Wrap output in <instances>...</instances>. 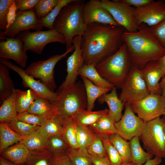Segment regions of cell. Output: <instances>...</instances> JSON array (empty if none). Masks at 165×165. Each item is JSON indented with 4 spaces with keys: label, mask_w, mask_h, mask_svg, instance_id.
Instances as JSON below:
<instances>
[{
    "label": "cell",
    "mask_w": 165,
    "mask_h": 165,
    "mask_svg": "<svg viewBox=\"0 0 165 165\" xmlns=\"http://www.w3.org/2000/svg\"><path fill=\"white\" fill-rule=\"evenodd\" d=\"M125 30L120 26L98 23L86 25L80 45L84 64L96 66L116 53L123 43Z\"/></svg>",
    "instance_id": "1"
},
{
    "label": "cell",
    "mask_w": 165,
    "mask_h": 165,
    "mask_svg": "<svg viewBox=\"0 0 165 165\" xmlns=\"http://www.w3.org/2000/svg\"><path fill=\"white\" fill-rule=\"evenodd\" d=\"M122 40L126 45L132 64L141 69L148 63L159 60L165 54V49L144 24L138 25L136 31L125 30Z\"/></svg>",
    "instance_id": "2"
},
{
    "label": "cell",
    "mask_w": 165,
    "mask_h": 165,
    "mask_svg": "<svg viewBox=\"0 0 165 165\" xmlns=\"http://www.w3.org/2000/svg\"><path fill=\"white\" fill-rule=\"evenodd\" d=\"M85 3L84 0H74L62 8L54 21L53 29L64 35L66 50L73 46L74 37L82 35L85 30L82 14Z\"/></svg>",
    "instance_id": "3"
},
{
    "label": "cell",
    "mask_w": 165,
    "mask_h": 165,
    "mask_svg": "<svg viewBox=\"0 0 165 165\" xmlns=\"http://www.w3.org/2000/svg\"><path fill=\"white\" fill-rule=\"evenodd\" d=\"M58 96L53 102L58 112L57 117L62 121L73 118L81 110L87 109V98L83 82L57 91Z\"/></svg>",
    "instance_id": "4"
},
{
    "label": "cell",
    "mask_w": 165,
    "mask_h": 165,
    "mask_svg": "<svg viewBox=\"0 0 165 165\" xmlns=\"http://www.w3.org/2000/svg\"><path fill=\"white\" fill-rule=\"evenodd\" d=\"M131 65L126 45L123 43L116 53L95 67L102 77L121 89Z\"/></svg>",
    "instance_id": "5"
},
{
    "label": "cell",
    "mask_w": 165,
    "mask_h": 165,
    "mask_svg": "<svg viewBox=\"0 0 165 165\" xmlns=\"http://www.w3.org/2000/svg\"><path fill=\"white\" fill-rule=\"evenodd\" d=\"M147 152L165 159V138L163 118L159 117L145 122L140 136Z\"/></svg>",
    "instance_id": "6"
},
{
    "label": "cell",
    "mask_w": 165,
    "mask_h": 165,
    "mask_svg": "<svg viewBox=\"0 0 165 165\" xmlns=\"http://www.w3.org/2000/svg\"><path fill=\"white\" fill-rule=\"evenodd\" d=\"M141 70L132 64L119 97L124 105L140 100L150 94Z\"/></svg>",
    "instance_id": "7"
},
{
    "label": "cell",
    "mask_w": 165,
    "mask_h": 165,
    "mask_svg": "<svg viewBox=\"0 0 165 165\" xmlns=\"http://www.w3.org/2000/svg\"><path fill=\"white\" fill-rule=\"evenodd\" d=\"M17 35L23 42L25 51H30L39 54L42 53L48 44L54 42L66 43L64 35L54 29L34 32L26 30L20 32Z\"/></svg>",
    "instance_id": "8"
},
{
    "label": "cell",
    "mask_w": 165,
    "mask_h": 165,
    "mask_svg": "<svg viewBox=\"0 0 165 165\" xmlns=\"http://www.w3.org/2000/svg\"><path fill=\"white\" fill-rule=\"evenodd\" d=\"M74 50L73 46L61 54L54 55L46 60L32 62L25 70V72L34 78L40 79L50 90L54 92L56 88L54 68L59 61Z\"/></svg>",
    "instance_id": "9"
},
{
    "label": "cell",
    "mask_w": 165,
    "mask_h": 165,
    "mask_svg": "<svg viewBox=\"0 0 165 165\" xmlns=\"http://www.w3.org/2000/svg\"><path fill=\"white\" fill-rule=\"evenodd\" d=\"M130 105L134 112L146 122L164 115L165 97L160 94H149Z\"/></svg>",
    "instance_id": "10"
},
{
    "label": "cell",
    "mask_w": 165,
    "mask_h": 165,
    "mask_svg": "<svg viewBox=\"0 0 165 165\" xmlns=\"http://www.w3.org/2000/svg\"><path fill=\"white\" fill-rule=\"evenodd\" d=\"M102 6L111 14L116 22L129 32L138 30L133 17L135 8L123 2L122 0H101Z\"/></svg>",
    "instance_id": "11"
},
{
    "label": "cell",
    "mask_w": 165,
    "mask_h": 165,
    "mask_svg": "<svg viewBox=\"0 0 165 165\" xmlns=\"http://www.w3.org/2000/svg\"><path fill=\"white\" fill-rule=\"evenodd\" d=\"M124 105V113L115 125L118 134L127 140H130L134 137L140 136L145 122L135 115L130 104L127 103Z\"/></svg>",
    "instance_id": "12"
},
{
    "label": "cell",
    "mask_w": 165,
    "mask_h": 165,
    "mask_svg": "<svg viewBox=\"0 0 165 165\" xmlns=\"http://www.w3.org/2000/svg\"><path fill=\"white\" fill-rule=\"evenodd\" d=\"M133 17L138 26L142 24L148 27L156 25L165 19V2L163 0H153L142 7L135 8Z\"/></svg>",
    "instance_id": "13"
},
{
    "label": "cell",
    "mask_w": 165,
    "mask_h": 165,
    "mask_svg": "<svg viewBox=\"0 0 165 165\" xmlns=\"http://www.w3.org/2000/svg\"><path fill=\"white\" fill-rule=\"evenodd\" d=\"M0 58L12 59L21 67L25 68L28 56L20 38L18 36L9 37L0 35Z\"/></svg>",
    "instance_id": "14"
},
{
    "label": "cell",
    "mask_w": 165,
    "mask_h": 165,
    "mask_svg": "<svg viewBox=\"0 0 165 165\" xmlns=\"http://www.w3.org/2000/svg\"><path fill=\"white\" fill-rule=\"evenodd\" d=\"M43 27L40 19L37 16L33 9L26 11H17L13 23L4 31H0V35L14 37L20 32L33 29L42 30Z\"/></svg>",
    "instance_id": "15"
},
{
    "label": "cell",
    "mask_w": 165,
    "mask_h": 165,
    "mask_svg": "<svg viewBox=\"0 0 165 165\" xmlns=\"http://www.w3.org/2000/svg\"><path fill=\"white\" fill-rule=\"evenodd\" d=\"M82 35L74 37L72 44L74 47L72 53L66 61L67 75L64 81L57 90H61L75 84L77 77L79 75L81 69L84 64L81 48Z\"/></svg>",
    "instance_id": "16"
},
{
    "label": "cell",
    "mask_w": 165,
    "mask_h": 165,
    "mask_svg": "<svg viewBox=\"0 0 165 165\" xmlns=\"http://www.w3.org/2000/svg\"><path fill=\"white\" fill-rule=\"evenodd\" d=\"M0 63L16 72L22 78V84L25 87L33 90L39 96L52 102L57 98L58 95L57 93L51 91L42 82L36 80L34 77L27 74L22 68L15 65L7 59L1 58Z\"/></svg>",
    "instance_id": "17"
},
{
    "label": "cell",
    "mask_w": 165,
    "mask_h": 165,
    "mask_svg": "<svg viewBox=\"0 0 165 165\" xmlns=\"http://www.w3.org/2000/svg\"><path fill=\"white\" fill-rule=\"evenodd\" d=\"M82 14L86 25L93 23H98L119 26L109 12L102 6L101 1L99 0H90L85 2Z\"/></svg>",
    "instance_id": "18"
},
{
    "label": "cell",
    "mask_w": 165,
    "mask_h": 165,
    "mask_svg": "<svg viewBox=\"0 0 165 165\" xmlns=\"http://www.w3.org/2000/svg\"><path fill=\"white\" fill-rule=\"evenodd\" d=\"M150 94L161 95L159 81L165 75V70L158 61L151 62L141 69Z\"/></svg>",
    "instance_id": "19"
},
{
    "label": "cell",
    "mask_w": 165,
    "mask_h": 165,
    "mask_svg": "<svg viewBox=\"0 0 165 165\" xmlns=\"http://www.w3.org/2000/svg\"><path fill=\"white\" fill-rule=\"evenodd\" d=\"M116 89L115 86L110 93L105 94L97 99L101 104L105 102L106 103L109 107L108 116L115 123L121 119L123 116L122 112L124 105L118 96Z\"/></svg>",
    "instance_id": "20"
},
{
    "label": "cell",
    "mask_w": 165,
    "mask_h": 165,
    "mask_svg": "<svg viewBox=\"0 0 165 165\" xmlns=\"http://www.w3.org/2000/svg\"><path fill=\"white\" fill-rule=\"evenodd\" d=\"M27 112L46 119L54 118L58 114L57 108L53 103L40 96L33 102Z\"/></svg>",
    "instance_id": "21"
},
{
    "label": "cell",
    "mask_w": 165,
    "mask_h": 165,
    "mask_svg": "<svg viewBox=\"0 0 165 165\" xmlns=\"http://www.w3.org/2000/svg\"><path fill=\"white\" fill-rule=\"evenodd\" d=\"M30 153L27 148L19 142L6 148L0 154L16 165H21L25 163Z\"/></svg>",
    "instance_id": "22"
},
{
    "label": "cell",
    "mask_w": 165,
    "mask_h": 165,
    "mask_svg": "<svg viewBox=\"0 0 165 165\" xmlns=\"http://www.w3.org/2000/svg\"><path fill=\"white\" fill-rule=\"evenodd\" d=\"M16 89L3 101L0 108V123L9 124L18 120L16 102Z\"/></svg>",
    "instance_id": "23"
},
{
    "label": "cell",
    "mask_w": 165,
    "mask_h": 165,
    "mask_svg": "<svg viewBox=\"0 0 165 165\" xmlns=\"http://www.w3.org/2000/svg\"><path fill=\"white\" fill-rule=\"evenodd\" d=\"M108 109L106 108L95 111L82 110L75 116L73 119L76 125L88 127L91 126L101 117L108 115Z\"/></svg>",
    "instance_id": "24"
},
{
    "label": "cell",
    "mask_w": 165,
    "mask_h": 165,
    "mask_svg": "<svg viewBox=\"0 0 165 165\" xmlns=\"http://www.w3.org/2000/svg\"><path fill=\"white\" fill-rule=\"evenodd\" d=\"M9 68L0 63V100L2 104L15 89L13 82L10 76Z\"/></svg>",
    "instance_id": "25"
},
{
    "label": "cell",
    "mask_w": 165,
    "mask_h": 165,
    "mask_svg": "<svg viewBox=\"0 0 165 165\" xmlns=\"http://www.w3.org/2000/svg\"><path fill=\"white\" fill-rule=\"evenodd\" d=\"M139 137H134L129 142L131 162L134 165H142L148 160L152 159L153 156L142 148Z\"/></svg>",
    "instance_id": "26"
},
{
    "label": "cell",
    "mask_w": 165,
    "mask_h": 165,
    "mask_svg": "<svg viewBox=\"0 0 165 165\" xmlns=\"http://www.w3.org/2000/svg\"><path fill=\"white\" fill-rule=\"evenodd\" d=\"M80 76L84 84L86 93L87 102V110L92 111L94 108L96 100L112 90L98 87L86 77L82 76Z\"/></svg>",
    "instance_id": "27"
},
{
    "label": "cell",
    "mask_w": 165,
    "mask_h": 165,
    "mask_svg": "<svg viewBox=\"0 0 165 165\" xmlns=\"http://www.w3.org/2000/svg\"><path fill=\"white\" fill-rule=\"evenodd\" d=\"M36 131L47 139L54 136L63 135L62 121L57 116L46 119Z\"/></svg>",
    "instance_id": "28"
},
{
    "label": "cell",
    "mask_w": 165,
    "mask_h": 165,
    "mask_svg": "<svg viewBox=\"0 0 165 165\" xmlns=\"http://www.w3.org/2000/svg\"><path fill=\"white\" fill-rule=\"evenodd\" d=\"M25 137L21 136L15 132L7 124L0 123V154L5 149L20 142Z\"/></svg>",
    "instance_id": "29"
},
{
    "label": "cell",
    "mask_w": 165,
    "mask_h": 165,
    "mask_svg": "<svg viewBox=\"0 0 165 165\" xmlns=\"http://www.w3.org/2000/svg\"><path fill=\"white\" fill-rule=\"evenodd\" d=\"M79 75L86 77L95 85L99 87L112 90L115 86L102 77L94 65L84 64L80 71Z\"/></svg>",
    "instance_id": "30"
},
{
    "label": "cell",
    "mask_w": 165,
    "mask_h": 165,
    "mask_svg": "<svg viewBox=\"0 0 165 165\" xmlns=\"http://www.w3.org/2000/svg\"><path fill=\"white\" fill-rule=\"evenodd\" d=\"M39 96L36 92L31 89L25 91L16 89V105L17 113L27 111Z\"/></svg>",
    "instance_id": "31"
},
{
    "label": "cell",
    "mask_w": 165,
    "mask_h": 165,
    "mask_svg": "<svg viewBox=\"0 0 165 165\" xmlns=\"http://www.w3.org/2000/svg\"><path fill=\"white\" fill-rule=\"evenodd\" d=\"M108 139L120 156L123 163H131L129 142L117 134L109 135Z\"/></svg>",
    "instance_id": "32"
},
{
    "label": "cell",
    "mask_w": 165,
    "mask_h": 165,
    "mask_svg": "<svg viewBox=\"0 0 165 165\" xmlns=\"http://www.w3.org/2000/svg\"><path fill=\"white\" fill-rule=\"evenodd\" d=\"M76 137L78 148L86 149L96 139L97 134L88 127L76 126Z\"/></svg>",
    "instance_id": "33"
},
{
    "label": "cell",
    "mask_w": 165,
    "mask_h": 165,
    "mask_svg": "<svg viewBox=\"0 0 165 165\" xmlns=\"http://www.w3.org/2000/svg\"><path fill=\"white\" fill-rule=\"evenodd\" d=\"M115 123L108 114L100 118L91 127L97 135L118 134Z\"/></svg>",
    "instance_id": "34"
},
{
    "label": "cell",
    "mask_w": 165,
    "mask_h": 165,
    "mask_svg": "<svg viewBox=\"0 0 165 165\" xmlns=\"http://www.w3.org/2000/svg\"><path fill=\"white\" fill-rule=\"evenodd\" d=\"M52 153L46 149L31 151L24 165H50Z\"/></svg>",
    "instance_id": "35"
},
{
    "label": "cell",
    "mask_w": 165,
    "mask_h": 165,
    "mask_svg": "<svg viewBox=\"0 0 165 165\" xmlns=\"http://www.w3.org/2000/svg\"><path fill=\"white\" fill-rule=\"evenodd\" d=\"M65 153L73 165H92L86 149L69 148Z\"/></svg>",
    "instance_id": "36"
},
{
    "label": "cell",
    "mask_w": 165,
    "mask_h": 165,
    "mask_svg": "<svg viewBox=\"0 0 165 165\" xmlns=\"http://www.w3.org/2000/svg\"><path fill=\"white\" fill-rule=\"evenodd\" d=\"M47 140L36 131L25 137L20 142L24 145L31 151L46 149Z\"/></svg>",
    "instance_id": "37"
},
{
    "label": "cell",
    "mask_w": 165,
    "mask_h": 165,
    "mask_svg": "<svg viewBox=\"0 0 165 165\" xmlns=\"http://www.w3.org/2000/svg\"><path fill=\"white\" fill-rule=\"evenodd\" d=\"M62 122L63 135L70 147L74 149L78 148L75 133L76 125L73 118L63 121Z\"/></svg>",
    "instance_id": "38"
},
{
    "label": "cell",
    "mask_w": 165,
    "mask_h": 165,
    "mask_svg": "<svg viewBox=\"0 0 165 165\" xmlns=\"http://www.w3.org/2000/svg\"><path fill=\"white\" fill-rule=\"evenodd\" d=\"M98 135L102 141L107 156L111 165H121L123 163L122 159L116 149L109 141V135Z\"/></svg>",
    "instance_id": "39"
},
{
    "label": "cell",
    "mask_w": 165,
    "mask_h": 165,
    "mask_svg": "<svg viewBox=\"0 0 165 165\" xmlns=\"http://www.w3.org/2000/svg\"><path fill=\"white\" fill-rule=\"evenodd\" d=\"M70 147L63 135H57L48 139L46 149L52 153H65Z\"/></svg>",
    "instance_id": "40"
},
{
    "label": "cell",
    "mask_w": 165,
    "mask_h": 165,
    "mask_svg": "<svg viewBox=\"0 0 165 165\" xmlns=\"http://www.w3.org/2000/svg\"><path fill=\"white\" fill-rule=\"evenodd\" d=\"M74 0H59L58 2L52 10L45 18L40 19V22L43 27L49 29H53L54 21L61 10L66 6Z\"/></svg>",
    "instance_id": "41"
},
{
    "label": "cell",
    "mask_w": 165,
    "mask_h": 165,
    "mask_svg": "<svg viewBox=\"0 0 165 165\" xmlns=\"http://www.w3.org/2000/svg\"><path fill=\"white\" fill-rule=\"evenodd\" d=\"M7 124L14 131L23 137L31 134L40 127L39 126L26 123L18 119Z\"/></svg>",
    "instance_id": "42"
},
{
    "label": "cell",
    "mask_w": 165,
    "mask_h": 165,
    "mask_svg": "<svg viewBox=\"0 0 165 165\" xmlns=\"http://www.w3.org/2000/svg\"><path fill=\"white\" fill-rule=\"evenodd\" d=\"M59 0H39L33 10L40 19L45 18L57 5Z\"/></svg>",
    "instance_id": "43"
},
{
    "label": "cell",
    "mask_w": 165,
    "mask_h": 165,
    "mask_svg": "<svg viewBox=\"0 0 165 165\" xmlns=\"http://www.w3.org/2000/svg\"><path fill=\"white\" fill-rule=\"evenodd\" d=\"M88 153L90 155L103 157L106 154L102 141L99 135L86 148Z\"/></svg>",
    "instance_id": "44"
},
{
    "label": "cell",
    "mask_w": 165,
    "mask_h": 165,
    "mask_svg": "<svg viewBox=\"0 0 165 165\" xmlns=\"http://www.w3.org/2000/svg\"><path fill=\"white\" fill-rule=\"evenodd\" d=\"M18 120L30 124L40 126L46 119L27 111L17 113Z\"/></svg>",
    "instance_id": "45"
},
{
    "label": "cell",
    "mask_w": 165,
    "mask_h": 165,
    "mask_svg": "<svg viewBox=\"0 0 165 165\" xmlns=\"http://www.w3.org/2000/svg\"><path fill=\"white\" fill-rule=\"evenodd\" d=\"M14 1L15 0H0V31H4L6 29L7 18L9 8Z\"/></svg>",
    "instance_id": "46"
},
{
    "label": "cell",
    "mask_w": 165,
    "mask_h": 165,
    "mask_svg": "<svg viewBox=\"0 0 165 165\" xmlns=\"http://www.w3.org/2000/svg\"><path fill=\"white\" fill-rule=\"evenodd\" d=\"M148 29L165 49V19Z\"/></svg>",
    "instance_id": "47"
},
{
    "label": "cell",
    "mask_w": 165,
    "mask_h": 165,
    "mask_svg": "<svg viewBox=\"0 0 165 165\" xmlns=\"http://www.w3.org/2000/svg\"><path fill=\"white\" fill-rule=\"evenodd\" d=\"M39 0H15L17 11H26L33 9Z\"/></svg>",
    "instance_id": "48"
},
{
    "label": "cell",
    "mask_w": 165,
    "mask_h": 165,
    "mask_svg": "<svg viewBox=\"0 0 165 165\" xmlns=\"http://www.w3.org/2000/svg\"><path fill=\"white\" fill-rule=\"evenodd\" d=\"M50 165H73L69 158L64 153H52Z\"/></svg>",
    "instance_id": "49"
},
{
    "label": "cell",
    "mask_w": 165,
    "mask_h": 165,
    "mask_svg": "<svg viewBox=\"0 0 165 165\" xmlns=\"http://www.w3.org/2000/svg\"><path fill=\"white\" fill-rule=\"evenodd\" d=\"M17 11V8L14 2L9 8L7 18V25L6 29L8 28L14 21Z\"/></svg>",
    "instance_id": "50"
},
{
    "label": "cell",
    "mask_w": 165,
    "mask_h": 165,
    "mask_svg": "<svg viewBox=\"0 0 165 165\" xmlns=\"http://www.w3.org/2000/svg\"><path fill=\"white\" fill-rule=\"evenodd\" d=\"M129 6L135 8H138L145 6L153 0H122Z\"/></svg>",
    "instance_id": "51"
},
{
    "label": "cell",
    "mask_w": 165,
    "mask_h": 165,
    "mask_svg": "<svg viewBox=\"0 0 165 165\" xmlns=\"http://www.w3.org/2000/svg\"><path fill=\"white\" fill-rule=\"evenodd\" d=\"M89 156L94 165H111L107 156L101 157L93 156L89 154Z\"/></svg>",
    "instance_id": "52"
},
{
    "label": "cell",
    "mask_w": 165,
    "mask_h": 165,
    "mask_svg": "<svg viewBox=\"0 0 165 165\" xmlns=\"http://www.w3.org/2000/svg\"><path fill=\"white\" fill-rule=\"evenodd\" d=\"M162 159L160 158L155 157L154 159L147 160L143 165H159L161 163Z\"/></svg>",
    "instance_id": "53"
},
{
    "label": "cell",
    "mask_w": 165,
    "mask_h": 165,
    "mask_svg": "<svg viewBox=\"0 0 165 165\" xmlns=\"http://www.w3.org/2000/svg\"><path fill=\"white\" fill-rule=\"evenodd\" d=\"M160 86L161 91V95L165 97V75L160 82Z\"/></svg>",
    "instance_id": "54"
},
{
    "label": "cell",
    "mask_w": 165,
    "mask_h": 165,
    "mask_svg": "<svg viewBox=\"0 0 165 165\" xmlns=\"http://www.w3.org/2000/svg\"><path fill=\"white\" fill-rule=\"evenodd\" d=\"M0 165H16L12 162L5 159L2 156L0 157Z\"/></svg>",
    "instance_id": "55"
},
{
    "label": "cell",
    "mask_w": 165,
    "mask_h": 165,
    "mask_svg": "<svg viewBox=\"0 0 165 165\" xmlns=\"http://www.w3.org/2000/svg\"><path fill=\"white\" fill-rule=\"evenodd\" d=\"M158 61L165 70V54Z\"/></svg>",
    "instance_id": "56"
},
{
    "label": "cell",
    "mask_w": 165,
    "mask_h": 165,
    "mask_svg": "<svg viewBox=\"0 0 165 165\" xmlns=\"http://www.w3.org/2000/svg\"><path fill=\"white\" fill-rule=\"evenodd\" d=\"M163 119V130H164V132L165 135V117H163L162 118Z\"/></svg>",
    "instance_id": "57"
},
{
    "label": "cell",
    "mask_w": 165,
    "mask_h": 165,
    "mask_svg": "<svg viewBox=\"0 0 165 165\" xmlns=\"http://www.w3.org/2000/svg\"><path fill=\"white\" fill-rule=\"evenodd\" d=\"M121 165H134L133 163L132 162L128 163H123Z\"/></svg>",
    "instance_id": "58"
},
{
    "label": "cell",
    "mask_w": 165,
    "mask_h": 165,
    "mask_svg": "<svg viewBox=\"0 0 165 165\" xmlns=\"http://www.w3.org/2000/svg\"><path fill=\"white\" fill-rule=\"evenodd\" d=\"M164 115L165 116V108H164Z\"/></svg>",
    "instance_id": "59"
},
{
    "label": "cell",
    "mask_w": 165,
    "mask_h": 165,
    "mask_svg": "<svg viewBox=\"0 0 165 165\" xmlns=\"http://www.w3.org/2000/svg\"><path fill=\"white\" fill-rule=\"evenodd\" d=\"M24 165V164H22V165Z\"/></svg>",
    "instance_id": "60"
}]
</instances>
